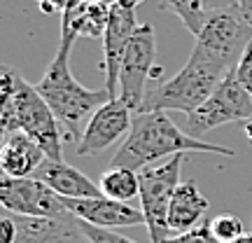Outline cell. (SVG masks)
Returning <instances> with one entry per match:
<instances>
[{"label": "cell", "mask_w": 252, "mask_h": 243, "mask_svg": "<svg viewBox=\"0 0 252 243\" xmlns=\"http://www.w3.org/2000/svg\"><path fill=\"white\" fill-rule=\"evenodd\" d=\"M185 152H213L236 157V150L208 143V140H198L187 131H182L163 110H154V112H138L133 117L131 131L124 143L119 145L110 166H124L131 171H140L157 159H163V157L171 159L175 154Z\"/></svg>", "instance_id": "6da1fadb"}, {"label": "cell", "mask_w": 252, "mask_h": 243, "mask_svg": "<svg viewBox=\"0 0 252 243\" xmlns=\"http://www.w3.org/2000/svg\"><path fill=\"white\" fill-rule=\"evenodd\" d=\"M68 213L89 222L100 229H117V227H140L145 225V215L138 206L122 204L108 197H89V199H63Z\"/></svg>", "instance_id": "7c38bea8"}, {"label": "cell", "mask_w": 252, "mask_h": 243, "mask_svg": "<svg viewBox=\"0 0 252 243\" xmlns=\"http://www.w3.org/2000/svg\"><path fill=\"white\" fill-rule=\"evenodd\" d=\"M0 201L5 210L24 217H59L68 213V208L63 206V199L37 178L2 175Z\"/></svg>", "instance_id": "9c48e42d"}, {"label": "cell", "mask_w": 252, "mask_h": 243, "mask_svg": "<svg viewBox=\"0 0 252 243\" xmlns=\"http://www.w3.org/2000/svg\"><path fill=\"white\" fill-rule=\"evenodd\" d=\"M226 72L229 70H224L222 66H217L208 56L191 49V56L187 59V63L171 80L161 82L159 87L147 91L140 112L178 110V112L191 115L213 96V91L220 87V82L224 80Z\"/></svg>", "instance_id": "277c9868"}, {"label": "cell", "mask_w": 252, "mask_h": 243, "mask_svg": "<svg viewBox=\"0 0 252 243\" xmlns=\"http://www.w3.org/2000/svg\"><path fill=\"white\" fill-rule=\"evenodd\" d=\"M14 243H91L80 227V220L65 213L59 217H24L17 215Z\"/></svg>", "instance_id": "4fadbf2b"}, {"label": "cell", "mask_w": 252, "mask_h": 243, "mask_svg": "<svg viewBox=\"0 0 252 243\" xmlns=\"http://www.w3.org/2000/svg\"><path fill=\"white\" fill-rule=\"evenodd\" d=\"M234 243H252V234L241 236V239H238V241H234Z\"/></svg>", "instance_id": "4316f807"}, {"label": "cell", "mask_w": 252, "mask_h": 243, "mask_svg": "<svg viewBox=\"0 0 252 243\" xmlns=\"http://www.w3.org/2000/svg\"><path fill=\"white\" fill-rule=\"evenodd\" d=\"M252 117V94L236 80L234 70L224 75L220 87L213 91V96L196 108L191 115H187V134L203 140L208 131H213L222 124L234 122H248Z\"/></svg>", "instance_id": "52a82bcc"}, {"label": "cell", "mask_w": 252, "mask_h": 243, "mask_svg": "<svg viewBox=\"0 0 252 243\" xmlns=\"http://www.w3.org/2000/svg\"><path fill=\"white\" fill-rule=\"evenodd\" d=\"M234 75H236V80L241 82L245 89L252 94V40L248 42L245 52L241 54L238 63L234 66Z\"/></svg>", "instance_id": "7402d4cb"}, {"label": "cell", "mask_w": 252, "mask_h": 243, "mask_svg": "<svg viewBox=\"0 0 252 243\" xmlns=\"http://www.w3.org/2000/svg\"><path fill=\"white\" fill-rule=\"evenodd\" d=\"M131 112L133 110L128 108L119 96L117 99H110L108 103H103L87 119L75 152L80 154V157H91V154H98L103 150H108L110 145L117 143L122 136H128L131 124H133Z\"/></svg>", "instance_id": "30bf717a"}, {"label": "cell", "mask_w": 252, "mask_h": 243, "mask_svg": "<svg viewBox=\"0 0 252 243\" xmlns=\"http://www.w3.org/2000/svg\"><path fill=\"white\" fill-rule=\"evenodd\" d=\"M250 40L252 28L245 24L238 5H231V7L213 9L208 14L201 33L196 35L194 52L208 56L224 70H234Z\"/></svg>", "instance_id": "8992f818"}, {"label": "cell", "mask_w": 252, "mask_h": 243, "mask_svg": "<svg viewBox=\"0 0 252 243\" xmlns=\"http://www.w3.org/2000/svg\"><path fill=\"white\" fill-rule=\"evenodd\" d=\"M33 178L52 187L61 199H89L103 194L98 182L87 178L80 169H72L65 162H56V159H45Z\"/></svg>", "instance_id": "9a60e30c"}, {"label": "cell", "mask_w": 252, "mask_h": 243, "mask_svg": "<svg viewBox=\"0 0 252 243\" xmlns=\"http://www.w3.org/2000/svg\"><path fill=\"white\" fill-rule=\"evenodd\" d=\"M0 126L2 134L21 131L31 136L42 150L47 159L63 162L61 154V124L47 101L37 94L24 75L9 66L0 68Z\"/></svg>", "instance_id": "7a4b0ae2"}, {"label": "cell", "mask_w": 252, "mask_h": 243, "mask_svg": "<svg viewBox=\"0 0 252 243\" xmlns=\"http://www.w3.org/2000/svg\"><path fill=\"white\" fill-rule=\"evenodd\" d=\"M208 208H210V201L201 194L196 182H180L168 206V229L173 234H185V232L196 229Z\"/></svg>", "instance_id": "2e32d148"}, {"label": "cell", "mask_w": 252, "mask_h": 243, "mask_svg": "<svg viewBox=\"0 0 252 243\" xmlns=\"http://www.w3.org/2000/svg\"><path fill=\"white\" fill-rule=\"evenodd\" d=\"M80 227L91 243H135L131 239H126V236L117 234V232H112V229H100V227H94L89 222H82V220H80Z\"/></svg>", "instance_id": "44dd1931"}, {"label": "cell", "mask_w": 252, "mask_h": 243, "mask_svg": "<svg viewBox=\"0 0 252 243\" xmlns=\"http://www.w3.org/2000/svg\"><path fill=\"white\" fill-rule=\"evenodd\" d=\"M157 59V35L150 24H140L126 47L119 66V99L133 112H140L147 96V80L154 72Z\"/></svg>", "instance_id": "ba28073f"}, {"label": "cell", "mask_w": 252, "mask_h": 243, "mask_svg": "<svg viewBox=\"0 0 252 243\" xmlns=\"http://www.w3.org/2000/svg\"><path fill=\"white\" fill-rule=\"evenodd\" d=\"M166 243H220L210 232V220L208 222H201L196 229L191 232H185V234H173L168 236Z\"/></svg>", "instance_id": "ffe728a7"}, {"label": "cell", "mask_w": 252, "mask_h": 243, "mask_svg": "<svg viewBox=\"0 0 252 243\" xmlns=\"http://www.w3.org/2000/svg\"><path fill=\"white\" fill-rule=\"evenodd\" d=\"M243 131H245V136H248V140L252 143V117L248 119V122H243Z\"/></svg>", "instance_id": "484cf974"}, {"label": "cell", "mask_w": 252, "mask_h": 243, "mask_svg": "<svg viewBox=\"0 0 252 243\" xmlns=\"http://www.w3.org/2000/svg\"><path fill=\"white\" fill-rule=\"evenodd\" d=\"M161 9L173 12L185 24V28L191 31L194 35L201 33V28H203L208 17L206 0H161Z\"/></svg>", "instance_id": "ac0fdd59"}, {"label": "cell", "mask_w": 252, "mask_h": 243, "mask_svg": "<svg viewBox=\"0 0 252 243\" xmlns=\"http://www.w3.org/2000/svg\"><path fill=\"white\" fill-rule=\"evenodd\" d=\"M98 187L103 192V197L122 201V204H131V199L140 197L138 171H131L124 166H110L108 171L100 173Z\"/></svg>", "instance_id": "e0dca14e"}, {"label": "cell", "mask_w": 252, "mask_h": 243, "mask_svg": "<svg viewBox=\"0 0 252 243\" xmlns=\"http://www.w3.org/2000/svg\"><path fill=\"white\" fill-rule=\"evenodd\" d=\"M140 28L138 19H135L133 7H126L115 2L110 7L108 26L103 33V63H105V87L103 89L110 94V99L119 96V66L124 59V52L135 31Z\"/></svg>", "instance_id": "8fae6325"}, {"label": "cell", "mask_w": 252, "mask_h": 243, "mask_svg": "<svg viewBox=\"0 0 252 243\" xmlns=\"http://www.w3.org/2000/svg\"><path fill=\"white\" fill-rule=\"evenodd\" d=\"M238 9H241V14H243L245 24L252 28V0H238Z\"/></svg>", "instance_id": "d4e9b609"}, {"label": "cell", "mask_w": 252, "mask_h": 243, "mask_svg": "<svg viewBox=\"0 0 252 243\" xmlns=\"http://www.w3.org/2000/svg\"><path fill=\"white\" fill-rule=\"evenodd\" d=\"M210 232L220 243H234L241 236H245L243 232V220L234 213H220L210 220Z\"/></svg>", "instance_id": "d6986e66"}, {"label": "cell", "mask_w": 252, "mask_h": 243, "mask_svg": "<svg viewBox=\"0 0 252 243\" xmlns=\"http://www.w3.org/2000/svg\"><path fill=\"white\" fill-rule=\"evenodd\" d=\"M17 241V215L5 210L0 217V243H14Z\"/></svg>", "instance_id": "603a6c76"}, {"label": "cell", "mask_w": 252, "mask_h": 243, "mask_svg": "<svg viewBox=\"0 0 252 243\" xmlns=\"http://www.w3.org/2000/svg\"><path fill=\"white\" fill-rule=\"evenodd\" d=\"M75 40L77 37L70 33H61V45L56 49L54 61L49 63L35 89L52 108L59 124L65 129V138L80 140L84 119L91 117L103 103H108L110 94L105 89H87L75 80L70 72V49Z\"/></svg>", "instance_id": "3957f363"}, {"label": "cell", "mask_w": 252, "mask_h": 243, "mask_svg": "<svg viewBox=\"0 0 252 243\" xmlns=\"http://www.w3.org/2000/svg\"><path fill=\"white\" fill-rule=\"evenodd\" d=\"M185 154H175L161 166H145L138 171L140 180V210L145 215V227L150 243H166L171 236L168 229V206L180 185V173Z\"/></svg>", "instance_id": "5b68a950"}, {"label": "cell", "mask_w": 252, "mask_h": 243, "mask_svg": "<svg viewBox=\"0 0 252 243\" xmlns=\"http://www.w3.org/2000/svg\"><path fill=\"white\" fill-rule=\"evenodd\" d=\"M231 5H238V0H206V9H208V14H210L213 9L231 7Z\"/></svg>", "instance_id": "cb8c5ba5"}, {"label": "cell", "mask_w": 252, "mask_h": 243, "mask_svg": "<svg viewBox=\"0 0 252 243\" xmlns=\"http://www.w3.org/2000/svg\"><path fill=\"white\" fill-rule=\"evenodd\" d=\"M47 159L45 150L21 131L2 134V147H0V169L2 175L9 178H33L35 171Z\"/></svg>", "instance_id": "5bb4252c"}]
</instances>
